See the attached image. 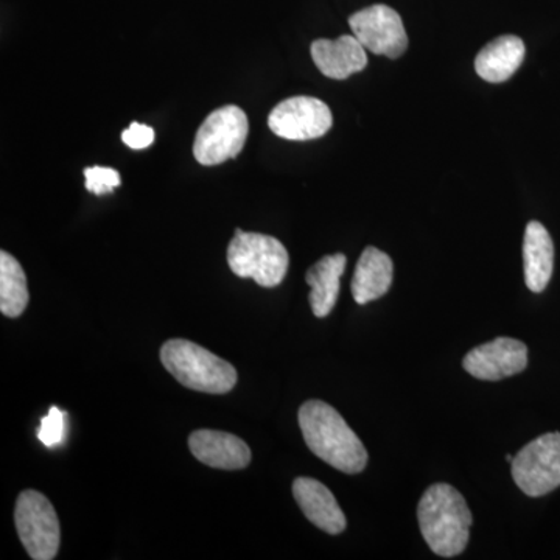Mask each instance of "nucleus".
Returning <instances> with one entry per match:
<instances>
[{"label": "nucleus", "mask_w": 560, "mask_h": 560, "mask_svg": "<svg viewBox=\"0 0 560 560\" xmlns=\"http://www.w3.org/2000/svg\"><path fill=\"white\" fill-rule=\"evenodd\" d=\"M165 370L186 388L208 394H226L237 385V371L197 342L168 340L161 348Z\"/></svg>", "instance_id": "3"}, {"label": "nucleus", "mask_w": 560, "mask_h": 560, "mask_svg": "<svg viewBox=\"0 0 560 560\" xmlns=\"http://www.w3.org/2000/svg\"><path fill=\"white\" fill-rule=\"evenodd\" d=\"M248 131V117L238 106L228 105L213 110L195 136V160L208 167L234 160L245 147Z\"/></svg>", "instance_id": "5"}, {"label": "nucleus", "mask_w": 560, "mask_h": 560, "mask_svg": "<svg viewBox=\"0 0 560 560\" xmlns=\"http://www.w3.org/2000/svg\"><path fill=\"white\" fill-rule=\"evenodd\" d=\"M506 459L510 460V463H512V460H514V456L508 455Z\"/></svg>", "instance_id": "22"}, {"label": "nucleus", "mask_w": 560, "mask_h": 560, "mask_svg": "<svg viewBox=\"0 0 560 560\" xmlns=\"http://www.w3.org/2000/svg\"><path fill=\"white\" fill-rule=\"evenodd\" d=\"M189 447L195 458L213 469L242 470L250 463L248 444L224 431H194L189 438Z\"/></svg>", "instance_id": "11"}, {"label": "nucleus", "mask_w": 560, "mask_h": 560, "mask_svg": "<svg viewBox=\"0 0 560 560\" xmlns=\"http://www.w3.org/2000/svg\"><path fill=\"white\" fill-rule=\"evenodd\" d=\"M464 370L478 381L499 382L521 374L528 366V348L514 338H495L471 349L463 361Z\"/></svg>", "instance_id": "10"}, {"label": "nucleus", "mask_w": 560, "mask_h": 560, "mask_svg": "<svg viewBox=\"0 0 560 560\" xmlns=\"http://www.w3.org/2000/svg\"><path fill=\"white\" fill-rule=\"evenodd\" d=\"M526 287L533 293L547 289L555 268V245L550 232L539 221H529L523 241Z\"/></svg>", "instance_id": "14"}, {"label": "nucleus", "mask_w": 560, "mask_h": 560, "mask_svg": "<svg viewBox=\"0 0 560 560\" xmlns=\"http://www.w3.org/2000/svg\"><path fill=\"white\" fill-rule=\"evenodd\" d=\"M300 427L305 444L329 466L348 475L360 474L366 467L363 442L326 401H305L300 408Z\"/></svg>", "instance_id": "1"}, {"label": "nucleus", "mask_w": 560, "mask_h": 560, "mask_svg": "<svg viewBox=\"0 0 560 560\" xmlns=\"http://www.w3.org/2000/svg\"><path fill=\"white\" fill-rule=\"evenodd\" d=\"M27 276L10 253H0V312L18 318L28 305Z\"/></svg>", "instance_id": "18"}, {"label": "nucleus", "mask_w": 560, "mask_h": 560, "mask_svg": "<svg viewBox=\"0 0 560 560\" xmlns=\"http://www.w3.org/2000/svg\"><path fill=\"white\" fill-rule=\"evenodd\" d=\"M345 254H331L323 257L307 271L305 280L311 285V300L313 315L316 318H326L334 311L340 296L341 276L346 270Z\"/></svg>", "instance_id": "17"}, {"label": "nucleus", "mask_w": 560, "mask_h": 560, "mask_svg": "<svg viewBox=\"0 0 560 560\" xmlns=\"http://www.w3.org/2000/svg\"><path fill=\"white\" fill-rule=\"evenodd\" d=\"M525 44L514 35H504L490 40L478 54L475 70L489 83H503L521 69L525 60Z\"/></svg>", "instance_id": "16"}, {"label": "nucleus", "mask_w": 560, "mask_h": 560, "mask_svg": "<svg viewBox=\"0 0 560 560\" xmlns=\"http://www.w3.org/2000/svg\"><path fill=\"white\" fill-rule=\"evenodd\" d=\"M121 140H124L125 145L132 150L149 149L151 143L154 142V131L153 128L135 121L127 130L121 132Z\"/></svg>", "instance_id": "21"}, {"label": "nucleus", "mask_w": 560, "mask_h": 560, "mask_svg": "<svg viewBox=\"0 0 560 560\" xmlns=\"http://www.w3.org/2000/svg\"><path fill=\"white\" fill-rule=\"evenodd\" d=\"M66 438V412L60 408L51 407L46 418L40 420L38 440L46 447L54 448L62 444Z\"/></svg>", "instance_id": "19"}, {"label": "nucleus", "mask_w": 560, "mask_h": 560, "mask_svg": "<svg viewBox=\"0 0 560 560\" xmlns=\"http://www.w3.org/2000/svg\"><path fill=\"white\" fill-rule=\"evenodd\" d=\"M334 125V116L326 103L315 97H291L280 102L268 116V127L279 138L312 140L323 138Z\"/></svg>", "instance_id": "9"}, {"label": "nucleus", "mask_w": 560, "mask_h": 560, "mask_svg": "<svg viewBox=\"0 0 560 560\" xmlns=\"http://www.w3.org/2000/svg\"><path fill=\"white\" fill-rule=\"evenodd\" d=\"M420 533L430 550L441 558H455L470 539L471 512L451 485L438 482L423 493L418 506Z\"/></svg>", "instance_id": "2"}, {"label": "nucleus", "mask_w": 560, "mask_h": 560, "mask_svg": "<svg viewBox=\"0 0 560 560\" xmlns=\"http://www.w3.org/2000/svg\"><path fill=\"white\" fill-rule=\"evenodd\" d=\"M515 485L528 497H541L560 486V433H547L514 456L511 463Z\"/></svg>", "instance_id": "7"}, {"label": "nucleus", "mask_w": 560, "mask_h": 560, "mask_svg": "<svg viewBox=\"0 0 560 560\" xmlns=\"http://www.w3.org/2000/svg\"><path fill=\"white\" fill-rule=\"evenodd\" d=\"M350 31L364 49L390 60L401 57L408 47L407 31L400 14L388 5L377 3L349 18Z\"/></svg>", "instance_id": "8"}, {"label": "nucleus", "mask_w": 560, "mask_h": 560, "mask_svg": "<svg viewBox=\"0 0 560 560\" xmlns=\"http://www.w3.org/2000/svg\"><path fill=\"white\" fill-rule=\"evenodd\" d=\"M293 495L305 517L327 534L337 536L348 526L340 504L323 482L307 477L296 478L293 482Z\"/></svg>", "instance_id": "12"}, {"label": "nucleus", "mask_w": 560, "mask_h": 560, "mask_svg": "<svg viewBox=\"0 0 560 560\" xmlns=\"http://www.w3.org/2000/svg\"><path fill=\"white\" fill-rule=\"evenodd\" d=\"M394 278V265L388 254L368 246L357 264L352 279V296L357 304L381 300L390 289Z\"/></svg>", "instance_id": "15"}, {"label": "nucleus", "mask_w": 560, "mask_h": 560, "mask_svg": "<svg viewBox=\"0 0 560 560\" xmlns=\"http://www.w3.org/2000/svg\"><path fill=\"white\" fill-rule=\"evenodd\" d=\"M18 536L25 551L35 560H51L60 550L61 529L57 512L36 490H24L14 510Z\"/></svg>", "instance_id": "6"}, {"label": "nucleus", "mask_w": 560, "mask_h": 560, "mask_svg": "<svg viewBox=\"0 0 560 560\" xmlns=\"http://www.w3.org/2000/svg\"><path fill=\"white\" fill-rule=\"evenodd\" d=\"M312 58L323 75L331 80H346L368 66L366 49L355 36L342 35L337 39H316L311 47Z\"/></svg>", "instance_id": "13"}, {"label": "nucleus", "mask_w": 560, "mask_h": 560, "mask_svg": "<svg viewBox=\"0 0 560 560\" xmlns=\"http://www.w3.org/2000/svg\"><path fill=\"white\" fill-rule=\"evenodd\" d=\"M228 264L235 276L253 279L265 289L278 287L289 271V250L271 235L235 230L228 246Z\"/></svg>", "instance_id": "4"}, {"label": "nucleus", "mask_w": 560, "mask_h": 560, "mask_svg": "<svg viewBox=\"0 0 560 560\" xmlns=\"http://www.w3.org/2000/svg\"><path fill=\"white\" fill-rule=\"evenodd\" d=\"M84 178H86V189L98 197L113 194L114 189L121 184L119 172L109 167H97V165L84 168Z\"/></svg>", "instance_id": "20"}]
</instances>
